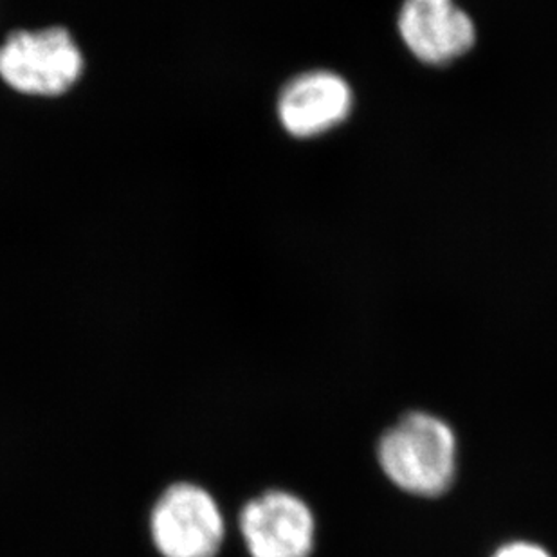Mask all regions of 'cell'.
<instances>
[{"instance_id":"obj_7","label":"cell","mask_w":557,"mask_h":557,"mask_svg":"<svg viewBox=\"0 0 557 557\" xmlns=\"http://www.w3.org/2000/svg\"><path fill=\"white\" fill-rule=\"evenodd\" d=\"M495 557H550V554L532 543H510L507 547L499 548Z\"/></svg>"},{"instance_id":"obj_4","label":"cell","mask_w":557,"mask_h":557,"mask_svg":"<svg viewBox=\"0 0 557 557\" xmlns=\"http://www.w3.org/2000/svg\"><path fill=\"white\" fill-rule=\"evenodd\" d=\"M240 532L251 557H309L314 516L298 496L269 491L246 504Z\"/></svg>"},{"instance_id":"obj_1","label":"cell","mask_w":557,"mask_h":557,"mask_svg":"<svg viewBox=\"0 0 557 557\" xmlns=\"http://www.w3.org/2000/svg\"><path fill=\"white\" fill-rule=\"evenodd\" d=\"M379 462L400 490L438 496L449 490L457 471V441L446 422L410 413L379 442Z\"/></svg>"},{"instance_id":"obj_5","label":"cell","mask_w":557,"mask_h":557,"mask_svg":"<svg viewBox=\"0 0 557 557\" xmlns=\"http://www.w3.org/2000/svg\"><path fill=\"white\" fill-rule=\"evenodd\" d=\"M399 33L411 54L430 65L460 59L476 40L473 18L455 0H405Z\"/></svg>"},{"instance_id":"obj_3","label":"cell","mask_w":557,"mask_h":557,"mask_svg":"<svg viewBox=\"0 0 557 557\" xmlns=\"http://www.w3.org/2000/svg\"><path fill=\"white\" fill-rule=\"evenodd\" d=\"M224 532L215 498L189 482L166 487L150 512V536L163 557H216Z\"/></svg>"},{"instance_id":"obj_6","label":"cell","mask_w":557,"mask_h":557,"mask_svg":"<svg viewBox=\"0 0 557 557\" xmlns=\"http://www.w3.org/2000/svg\"><path fill=\"white\" fill-rule=\"evenodd\" d=\"M352 106V89L339 74L309 71L285 84L278 96V117L290 136L307 139L342 125Z\"/></svg>"},{"instance_id":"obj_2","label":"cell","mask_w":557,"mask_h":557,"mask_svg":"<svg viewBox=\"0 0 557 557\" xmlns=\"http://www.w3.org/2000/svg\"><path fill=\"white\" fill-rule=\"evenodd\" d=\"M84 65V54L65 27L16 32L0 48V78L21 95H65Z\"/></svg>"}]
</instances>
